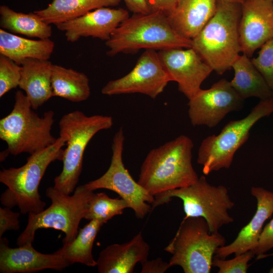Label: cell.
<instances>
[{
    "label": "cell",
    "mask_w": 273,
    "mask_h": 273,
    "mask_svg": "<svg viewBox=\"0 0 273 273\" xmlns=\"http://www.w3.org/2000/svg\"><path fill=\"white\" fill-rule=\"evenodd\" d=\"M11 112L0 120V138L8 146L1 154V161L9 154L31 155L52 145L57 139L51 132L55 115L52 110L39 116L21 90L16 92Z\"/></svg>",
    "instance_id": "5"
},
{
    "label": "cell",
    "mask_w": 273,
    "mask_h": 273,
    "mask_svg": "<svg viewBox=\"0 0 273 273\" xmlns=\"http://www.w3.org/2000/svg\"><path fill=\"white\" fill-rule=\"evenodd\" d=\"M0 26L13 34H18L39 39H49L52 28L34 12H17L7 6L0 7Z\"/></svg>",
    "instance_id": "26"
},
{
    "label": "cell",
    "mask_w": 273,
    "mask_h": 273,
    "mask_svg": "<svg viewBox=\"0 0 273 273\" xmlns=\"http://www.w3.org/2000/svg\"><path fill=\"white\" fill-rule=\"evenodd\" d=\"M272 248L273 218L262 229L257 245L253 252L255 255L259 256Z\"/></svg>",
    "instance_id": "33"
},
{
    "label": "cell",
    "mask_w": 273,
    "mask_h": 273,
    "mask_svg": "<svg viewBox=\"0 0 273 273\" xmlns=\"http://www.w3.org/2000/svg\"><path fill=\"white\" fill-rule=\"evenodd\" d=\"M126 208H128L127 203L121 198H111L103 192L94 193L89 201L84 218L101 220L106 223L114 216L122 214Z\"/></svg>",
    "instance_id": "28"
},
{
    "label": "cell",
    "mask_w": 273,
    "mask_h": 273,
    "mask_svg": "<svg viewBox=\"0 0 273 273\" xmlns=\"http://www.w3.org/2000/svg\"><path fill=\"white\" fill-rule=\"evenodd\" d=\"M254 256L252 251H249L229 260L214 256L212 266L218 268V273H246L248 263Z\"/></svg>",
    "instance_id": "31"
},
{
    "label": "cell",
    "mask_w": 273,
    "mask_h": 273,
    "mask_svg": "<svg viewBox=\"0 0 273 273\" xmlns=\"http://www.w3.org/2000/svg\"><path fill=\"white\" fill-rule=\"evenodd\" d=\"M154 197L152 210L169 202L172 198L181 199L185 218H204L211 233H218L222 226L234 221L229 211L234 207L235 203L229 195L228 189L223 185L210 184L204 175L189 186L167 191Z\"/></svg>",
    "instance_id": "10"
},
{
    "label": "cell",
    "mask_w": 273,
    "mask_h": 273,
    "mask_svg": "<svg viewBox=\"0 0 273 273\" xmlns=\"http://www.w3.org/2000/svg\"><path fill=\"white\" fill-rule=\"evenodd\" d=\"M22 67L10 58L0 55V97L19 86Z\"/></svg>",
    "instance_id": "29"
},
{
    "label": "cell",
    "mask_w": 273,
    "mask_h": 273,
    "mask_svg": "<svg viewBox=\"0 0 273 273\" xmlns=\"http://www.w3.org/2000/svg\"><path fill=\"white\" fill-rule=\"evenodd\" d=\"M69 265L61 255L41 253L33 247L32 243L11 248L7 238H0L1 273H31L46 269L62 270Z\"/></svg>",
    "instance_id": "17"
},
{
    "label": "cell",
    "mask_w": 273,
    "mask_h": 273,
    "mask_svg": "<svg viewBox=\"0 0 273 273\" xmlns=\"http://www.w3.org/2000/svg\"><path fill=\"white\" fill-rule=\"evenodd\" d=\"M180 0H147L152 11H160L166 15L171 13Z\"/></svg>",
    "instance_id": "35"
},
{
    "label": "cell",
    "mask_w": 273,
    "mask_h": 273,
    "mask_svg": "<svg viewBox=\"0 0 273 273\" xmlns=\"http://www.w3.org/2000/svg\"><path fill=\"white\" fill-rule=\"evenodd\" d=\"M217 1L238 4L240 5H242L244 3V2L245 1V0H217Z\"/></svg>",
    "instance_id": "37"
},
{
    "label": "cell",
    "mask_w": 273,
    "mask_h": 273,
    "mask_svg": "<svg viewBox=\"0 0 273 273\" xmlns=\"http://www.w3.org/2000/svg\"><path fill=\"white\" fill-rule=\"evenodd\" d=\"M67 140L66 134H60L54 144L30 155L22 166L0 171V182L7 187L0 199L4 207L18 206L23 214L44 210L46 203L41 200L39 186L49 165L62 161Z\"/></svg>",
    "instance_id": "2"
},
{
    "label": "cell",
    "mask_w": 273,
    "mask_h": 273,
    "mask_svg": "<svg viewBox=\"0 0 273 273\" xmlns=\"http://www.w3.org/2000/svg\"><path fill=\"white\" fill-rule=\"evenodd\" d=\"M241 5L217 1L214 16L192 39V48L219 75L232 69L241 52Z\"/></svg>",
    "instance_id": "4"
},
{
    "label": "cell",
    "mask_w": 273,
    "mask_h": 273,
    "mask_svg": "<svg viewBox=\"0 0 273 273\" xmlns=\"http://www.w3.org/2000/svg\"><path fill=\"white\" fill-rule=\"evenodd\" d=\"M220 233H211L201 217L184 218L174 237L164 250L172 256L169 263L185 273H209L216 250L225 244Z\"/></svg>",
    "instance_id": "8"
},
{
    "label": "cell",
    "mask_w": 273,
    "mask_h": 273,
    "mask_svg": "<svg viewBox=\"0 0 273 273\" xmlns=\"http://www.w3.org/2000/svg\"><path fill=\"white\" fill-rule=\"evenodd\" d=\"M193 147L190 138L180 135L152 149L142 164L138 183L153 196L195 183L199 177L192 162Z\"/></svg>",
    "instance_id": "1"
},
{
    "label": "cell",
    "mask_w": 273,
    "mask_h": 273,
    "mask_svg": "<svg viewBox=\"0 0 273 273\" xmlns=\"http://www.w3.org/2000/svg\"><path fill=\"white\" fill-rule=\"evenodd\" d=\"M217 6V0H180L167 17L179 34L192 39L214 16Z\"/></svg>",
    "instance_id": "20"
},
{
    "label": "cell",
    "mask_w": 273,
    "mask_h": 273,
    "mask_svg": "<svg viewBox=\"0 0 273 273\" xmlns=\"http://www.w3.org/2000/svg\"><path fill=\"white\" fill-rule=\"evenodd\" d=\"M105 222L93 219L80 229L75 239L71 242L63 244L56 253L62 256L70 265L80 263L88 266H97V260L93 257V244L98 233Z\"/></svg>",
    "instance_id": "27"
},
{
    "label": "cell",
    "mask_w": 273,
    "mask_h": 273,
    "mask_svg": "<svg viewBox=\"0 0 273 273\" xmlns=\"http://www.w3.org/2000/svg\"><path fill=\"white\" fill-rule=\"evenodd\" d=\"M251 195L256 199V212L250 221L239 232L231 243L218 248L214 256L225 259L234 254H241L256 248L265 221L273 214V192L252 187Z\"/></svg>",
    "instance_id": "18"
},
{
    "label": "cell",
    "mask_w": 273,
    "mask_h": 273,
    "mask_svg": "<svg viewBox=\"0 0 273 273\" xmlns=\"http://www.w3.org/2000/svg\"><path fill=\"white\" fill-rule=\"evenodd\" d=\"M270 1H271L273 2V0H270Z\"/></svg>",
    "instance_id": "39"
},
{
    "label": "cell",
    "mask_w": 273,
    "mask_h": 273,
    "mask_svg": "<svg viewBox=\"0 0 273 273\" xmlns=\"http://www.w3.org/2000/svg\"><path fill=\"white\" fill-rule=\"evenodd\" d=\"M55 48L50 38L34 40L0 29V54L21 65L27 59L49 60Z\"/></svg>",
    "instance_id": "22"
},
{
    "label": "cell",
    "mask_w": 273,
    "mask_h": 273,
    "mask_svg": "<svg viewBox=\"0 0 273 273\" xmlns=\"http://www.w3.org/2000/svg\"><path fill=\"white\" fill-rule=\"evenodd\" d=\"M124 140V132L120 127L113 139L109 167L102 176L84 186L92 191L105 189L116 193L133 210L136 217L143 219L152 210L148 203L152 204L155 197L136 182L125 167L122 161Z\"/></svg>",
    "instance_id": "11"
},
{
    "label": "cell",
    "mask_w": 273,
    "mask_h": 273,
    "mask_svg": "<svg viewBox=\"0 0 273 273\" xmlns=\"http://www.w3.org/2000/svg\"><path fill=\"white\" fill-rule=\"evenodd\" d=\"M158 53L171 81L177 82L178 90L188 100L213 71L192 48L169 49Z\"/></svg>",
    "instance_id": "14"
},
{
    "label": "cell",
    "mask_w": 273,
    "mask_h": 273,
    "mask_svg": "<svg viewBox=\"0 0 273 273\" xmlns=\"http://www.w3.org/2000/svg\"><path fill=\"white\" fill-rule=\"evenodd\" d=\"M129 17L128 11L124 9L102 7L56 26L64 32L66 40L71 42L82 37L106 41L119 24Z\"/></svg>",
    "instance_id": "16"
},
{
    "label": "cell",
    "mask_w": 273,
    "mask_h": 273,
    "mask_svg": "<svg viewBox=\"0 0 273 273\" xmlns=\"http://www.w3.org/2000/svg\"><path fill=\"white\" fill-rule=\"evenodd\" d=\"M251 61L273 92V39L265 43Z\"/></svg>",
    "instance_id": "30"
},
{
    "label": "cell",
    "mask_w": 273,
    "mask_h": 273,
    "mask_svg": "<svg viewBox=\"0 0 273 273\" xmlns=\"http://www.w3.org/2000/svg\"><path fill=\"white\" fill-rule=\"evenodd\" d=\"M113 124L111 116L102 115L87 116L75 110L64 115L59 122L60 134L67 136L64 150L63 168L54 178L53 186L68 195L73 193L81 172L84 151L89 142L99 131L110 128Z\"/></svg>",
    "instance_id": "7"
},
{
    "label": "cell",
    "mask_w": 273,
    "mask_h": 273,
    "mask_svg": "<svg viewBox=\"0 0 273 273\" xmlns=\"http://www.w3.org/2000/svg\"><path fill=\"white\" fill-rule=\"evenodd\" d=\"M20 215V213L13 211L10 208L0 207V238L8 231L19 230Z\"/></svg>",
    "instance_id": "32"
},
{
    "label": "cell",
    "mask_w": 273,
    "mask_h": 273,
    "mask_svg": "<svg viewBox=\"0 0 273 273\" xmlns=\"http://www.w3.org/2000/svg\"><path fill=\"white\" fill-rule=\"evenodd\" d=\"M272 171H273V167H272Z\"/></svg>",
    "instance_id": "40"
},
{
    "label": "cell",
    "mask_w": 273,
    "mask_h": 273,
    "mask_svg": "<svg viewBox=\"0 0 273 273\" xmlns=\"http://www.w3.org/2000/svg\"><path fill=\"white\" fill-rule=\"evenodd\" d=\"M121 0H52L43 9L34 12L49 24L68 21L102 7L118 6Z\"/></svg>",
    "instance_id": "24"
},
{
    "label": "cell",
    "mask_w": 273,
    "mask_h": 273,
    "mask_svg": "<svg viewBox=\"0 0 273 273\" xmlns=\"http://www.w3.org/2000/svg\"><path fill=\"white\" fill-rule=\"evenodd\" d=\"M128 9L133 14H148L151 12L147 0H123Z\"/></svg>",
    "instance_id": "36"
},
{
    "label": "cell",
    "mask_w": 273,
    "mask_h": 273,
    "mask_svg": "<svg viewBox=\"0 0 273 273\" xmlns=\"http://www.w3.org/2000/svg\"><path fill=\"white\" fill-rule=\"evenodd\" d=\"M239 34L241 52L248 57L273 39V2L245 0L241 5Z\"/></svg>",
    "instance_id": "15"
},
{
    "label": "cell",
    "mask_w": 273,
    "mask_h": 273,
    "mask_svg": "<svg viewBox=\"0 0 273 273\" xmlns=\"http://www.w3.org/2000/svg\"><path fill=\"white\" fill-rule=\"evenodd\" d=\"M273 113V97L261 100L243 118L228 122L217 135L204 139L199 148L197 163L203 173L229 168L237 151L247 141L255 124Z\"/></svg>",
    "instance_id": "9"
},
{
    "label": "cell",
    "mask_w": 273,
    "mask_h": 273,
    "mask_svg": "<svg viewBox=\"0 0 273 273\" xmlns=\"http://www.w3.org/2000/svg\"><path fill=\"white\" fill-rule=\"evenodd\" d=\"M53 64L49 60L27 59L21 64L19 87L24 90L34 110L54 97L51 83Z\"/></svg>",
    "instance_id": "21"
},
{
    "label": "cell",
    "mask_w": 273,
    "mask_h": 273,
    "mask_svg": "<svg viewBox=\"0 0 273 273\" xmlns=\"http://www.w3.org/2000/svg\"><path fill=\"white\" fill-rule=\"evenodd\" d=\"M51 83L54 96L71 102L85 101L90 95L87 76L72 68L53 64Z\"/></svg>",
    "instance_id": "25"
},
{
    "label": "cell",
    "mask_w": 273,
    "mask_h": 273,
    "mask_svg": "<svg viewBox=\"0 0 273 273\" xmlns=\"http://www.w3.org/2000/svg\"><path fill=\"white\" fill-rule=\"evenodd\" d=\"M249 58L243 54L239 55L233 63L234 76L230 81L231 86L244 100L251 97L261 100L273 97V92Z\"/></svg>",
    "instance_id": "23"
},
{
    "label": "cell",
    "mask_w": 273,
    "mask_h": 273,
    "mask_svg": "<svg viewBox=\"0 0 273 273\" xmlns=\"http://www.w3.org/2000/svg\"><path fill=\"white\" fill-rule=\"evenodd\" d=\"M150 246L140 232L129 241L102 250L97 259L99 273H132L135 265L148 259Z\"/></svg>",
    "instance_id": "19"
},
{
    "label": "cell",
    "mask_w": 273,
    "mask_h": 273,
    "mask_svg": "<svg viewBox=\"0 0 273 273\" xmlns=\"http://www.w3.org/2000/svg\"><path fill=\"white\" fill-rule=\"evenodd\" d=\"M170 81L158 53L155 50H146L128 73L109 81L103 87L101 93L107 96L140 93L155 99Z\"/></svg>",
    "instance_id": "12"
},
{
    "label": "cell",
    "mask_w": 273,
    "mask_h": 273,
    "mask_svg": "<svg viewBox=\"0 0 273 273\" xmlns=\"http://www.w3.org/2000/svg\"><path fill=\"white\" fill-rule=\"evenodd\" d=\"M243 101L231 86L222 78L208 89L201 88L189 100L188 116L192 125L212 128L230 112L240 110Z\"/></svg>",
    "instance_id": "13"
},
{
    "label": "cell",
    "mask_w": 273,
    "mask_h": 273,
    "mask_svg": "<svg viewBox=\"0 0 273 273\" xmlns=\"http://www.w3.org/2000/svg\"><path fill=\"white\" fill-rule=\"evenodd\" d=\"M94 191L84 186L77 187L74 194H66L54 187L47 188L46 195L51 200V205L38 213L28 214V223L17 238V245L32 243L36 231L52 228L63 232V244L72 242L78 233L80 222L84 218Z\"/></svg>",
    "instance_id": "6"
},
{
    "label": "cell",
    "mask_w": 273,
    "mask_h": 273,
    "mask_svg": "<svg viewBox=\"0 0 273 273\" xmlns=\"http://www.w3.org/2000/svg\"><path fill=\"white\" fill-rule=\"evenodd\" d=\"M107 54L136 53L141 49L164 50L192 48V39L179 34L160 11L133 14L123 21L106 41Z\"/></svg>",
    "instance_id": "3"
},
{
    "label": "cell",
    "mask_w": 273,
    "mask_h": 273,
    "mask_svg": "<svg viewBox=\"0 0 273 273\" xmlns=\"http://www.w3.org/2000/svg\"><path fill=\"white\" fill-rule=\"evenodd\" d=\"M273 256V253H271V254H263V255H260L259 256H257V259H262V258H265V257H267L268 256ZM269 272L270 273H273V267L271 268Z\"/></svg>",
    "instance_id": "38"
},
{
    "label": "cell",
    "mask_w": 273,
    "mask_h": 273,
    "mask_svg": "<svg viewBox=\"0 0 273 273\" xmlns=\"http://www.w3.org/2000/svg\"><path fill=\"white\" fill-rule=\"evenodd\" d=\"M141 273H164L171 267L169 262L163 261L161 258L152 260L148 259L141 262Z\"/></svg>",
    "instance_id": "34"
}]
</instances>
